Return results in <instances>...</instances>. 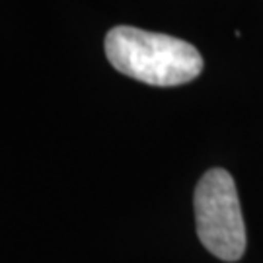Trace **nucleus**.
I'll use <instances>...</instances> for the list:
<instances>
[{
    "mask_svg": "<svg viewBox=\"0 0 263 263\" xmlns=\"http://www.w3.org/2000/svg\"><path fill=\"white\" fill-rule=\"evenodd\" d=\"M105 55L121 74L162 88L187 84L203 70V57L191 43L131 26L107 31Z\"/></svg>",
    "mask_w": 263,
    "mask_h": 263,
    "instance_id": "nucleus-1",
    "label": "nucleus"
},
{
    "mask_svg": "<svg viewBox=\"0 0 263 263\" xmlns=\"http://www.w3.org/2000/svg\"><path fill=\"white\" fill-rule=\"evenodd\" d=\"M197 236L222 261H238L246 252V224L232 176L222 168L209 170L195 187Z\"/></svg>",
    "mask_w": 263,
    "mask_h": 263,
    "instance_id": "nucleus-2",
    "label": "nucleus"
}]
</instances>
